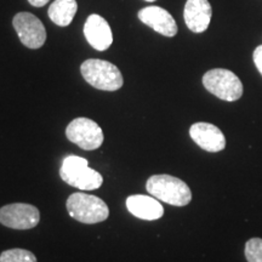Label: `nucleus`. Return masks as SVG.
Masks as SVG:
<instances>
[{
	"label": "nucleus",
	"mask_w": 262,
	"mask_h": 262,
	"mask_svg": "<svg viewBox=\"0 0 262 262\" xmlns=\"http://www.w3.org/2000/svg\"><path fill=\"white\" fill-rule=\"evenodd\" d=\"M146 189L158 201L173 206H185L192 201L187 183L171 175H153L147 180Z\"/></svg>",
	"instance_id": "nucleus-1"
},
{
	"label": "nucleus",
	"mask_w": 262,
	"mask_h": 262,
	"mask_svg": "<svg viewBox=\"0 0 262 262\" xmlns=\"http://www.w3.org/2000/svg\"><path fill=\"white\" fill-rule=\"evenodd\" d=\"M60 176L66 183L81 191H94L101 187L103 178L96 170L89 168L85 158L78 156H68L62 162Z\"/></svg>",
	"instance_id": "nucleus-2"
},
{
	"label": "nucleus",
	"mask_w": 262,
	"mask_h": 262,
	"mask_svg": "<svg viewBox=\"0 0 262 262\" xmlns=\"http://www.w3.org/2000/svg\"><path fill=\"white\" fill-rule=\"evenodd\" d=\"M80 72L86 83L98 90L117 91L124 84L119 68L108 61L90 58L83 62Z\"/></svg>",
	"instance_id": "nucleus-3"
},
{
	"label": "nucleus",
	"mask_w": 262,
	"mask_h": 262,
	"mask_svg": "<svg viewBox=\"0 0 262 262\" xmlns=\"http://www.w3.org/2000/svg\"><path fill=\"white\" fill-rule=\"evenodd\" d=\"M68 214L74 220L81 224L94 225L106 221L110 216V209L102 199L96 195H89L85 193H73L68 196Z\"/></svg>",
	"instance_id": "nucleus-4"
},
{
	"label": "nucleus",
	"mask_w": 262,
	"mask_h": 262,
	"mask_svg": "<svg viewBox=\"0 0 262 262\" xmlns=\"http://www.w3.org/2000/svg\"><path fill=\"white\" fill-rule=\"evenodd\" d=\"M203 85L209 93L220 100L233 102L243 95V84L232 71L215 68L208 71L203 77Z\"/></svg>",
	"instance_id": "nucleus-5"
},
{
	"label": "nucleus",
	"mask_w": 262,
	"mask_h": 262,
	"mask_svg": "<svg viewBox=\"0 0 262 262\" xmlns=\"http://www.w3.org/2000/svg\"><path fill=\"white\" fill-rule=\"evenodd\" d=\"M67 139L84 150L100 148L103 143V131L100 125L89 118H77L66 129Z\"/></svg>",
	"instance_id": "nucleus-6"
},
{
	"label": "nucleus",
	"mask_w": 262,
	"mask_h": 262,
	"mask_svg": "<svg viewBox=\"0 0 262 262\" xmlns=\"http://www.w3.org/2000/svg\"><path fill=\"white\" fill-rule=\"evenodd\" d=\"M12 25L19 40L28 49H40L47 41V31L37 16L29 12H18Z\"/></svg>",
	"instance_id": "nucleus-7"
},
{
	"label": "nucleus",
	"mask_w": 262,
	"mask_h": 262,
	"mask_svg": "<svg viewBox=\"0 0 262 262\" xmlns=\"http://www.w3.org/2000/svg\"><path fill=\"white\" fill-rule=\"evenodd\" d=\"M40 221V212L34 205L14 203L0 208V224L14 229H31Z\"/></svg>",
	"instance_id": "nucleus-8"
},
{
	"label": "nucleus",
	"mask_w": 262,
	"mask_h": 262,
	"mask_svg": "<svg viewBox=\"0 0 262 262\" xmlns=\"http://www.w3.org/2000/svg\"><path fill=\"white\" fill-rule=\"evenodd\" d=\"M137 16L142 24L155 29L157 33L164 37L171 38L178 34V25L165 9L159 8V6H147L140 10Z\"/></svg>",
	"instance_id": "nucleus-9"
},
{
	"label": "nucleus",
	"mask_w": 262,
	"mask_h": 262,
	"mask_svg": "<svg viewBox=\"0 0 262 262\" xmlns=\"http://www.w3.org/2000/svg\"><path fill=\"white\" fill-rule=\"evenodd\" d=\"M84 35L86 40L97 51H104L112 45L113 34L111 26L102 16L93 14L84 25Z\"/></svg>",
	"instance_id": "nucleus-10"
},
{
	"label": "nucleus",
	"mask_w": 262,
	"mask_h": 262,
	"mask_svg": "<svg viewBox=\"0 0 262 262\" xmlns=\"http://www.w3.org/2000/svg\"><path fill=\"white\" fill-rule=\"evenodd\" d=\"M191 139L206 152L216 153L225 149L226 139L222 131L210 123H195L189 129Z\"/></svg>",
	"instance_id": "nucleus-11"
},
{
	"label": "nucleus",
	"mask_w": 262,
	"mask_h": 262,
	"mask_svg": "<svg viewBox=\"0 0 262 262\" xmlns=\"http://www.w3.org/2000/svg\"><path fill=\"white\" fill-rule=\"evenodd\" d=\"M212 9L208 0H187L183 11L186 26L193 33H203L208 29Z\"/></svg>",
	"instance_id": "nucleus-12"
},
{
	"label": "nucleus",
	"mask_w": 262,
	"mask_h": 262,
	"mask_svg": "<svg viewBox=\"0 0 262 262\" xmlns=\"http://www.w3.org/2000/svg\"><path fill=\"white\" fill-rule=\"evenodd\" d=\"M126 208L130 214L141 219V220H158L164 215V208L162 204L158 199L152 195L134 194L127 196Z\"/></svg>",
	"instance_id": "nucleus-13"
},
{
	"label": "nucleus",
	"mask_w": 262,
	"mask_h": 262,
	"mask_svg": "<svg viewBox=\"0 0 262 262\" xmlns=\"http://www.w3.org/2000/svg\"><path fill=\"white\" fill-rule=\"evenodd\" d=\"M78 4L75 0H55L48 10L49 17L55 25L67 27L77 14Z\"/></svg>",
	"instance_id": "nucleus-14"
},
{
	"label": "nucleus",
	"mask_w": 262,
	"mask_h": 262,
	"mask_svg": "<svg viewBox=\"0 0 262 262\" xmlns=\"http://www.w3.org/2000/svg\"><path fill=\"white\" fill-rule=\"evenodd\" d=\"M0 262H37L35 255L25 249H10L3 251Z\"/></svg>",
	"instance_id": "nucleus-15"
},
{
	"label": "nucleus",
	"mask_w": 262,
	"mask_h": 262,
	"mask_svg": "<svg viewBox=\"0 0 262 262\" xmlns=\"http://www.w3.org/2000/svg\"><path fill=\"white\" fill-rule=\"evenodd\" d=\"M245 257L248 262H262V239L251 238L245 244Z\"/></svg>",
	"instance_id": "nucleus-16"
},
{
	"label": "nucleus",
	"mask_w": 262,
	"mask_h": 262,
	"mask_svg": "<svg viewBox=\"0 0 262 262\" xmlns=\"http://www.w3.org/2000/svg\"><path fill=\"white\" fill-rule=\"evenodd\" d=\"M253 57H254L255 66H256L258 72H260L262 75V45H260V47H257L256 49H255Z\"/></svg>",
	"instance_id": "nucleus-17"
},
{
	"label": "nucleus",
	"mask_w": 262,
	"mask_h": 262,
	"mask_svg": "<svg viewBox=\"0 0 262 262\" xmlns=\"http://www.w3.org/2000/svg\"><path fill=\"white\" fill-rule=\"evenodd\" d=\"M49 2H50V0H28L29 4L35 6V8H42V6L47 5Z\"/></svg>",
	"instance_id": "nucleus-18"
},
{
	"label": "nucleus",
	"mask_w": 262,
	"mask_h": 262,
	"mask_svg": "<svg viewBox=\"0 0 262 262\" xmlns=\"http://www.w3.org/2000/svg\"><path fill=\"white\" fill-rule=\"evenodd\" d=\"M145 2H156V0H145Z\"/></svg>",
	"instance_id": "nucleus-19"
}]
</instances>
